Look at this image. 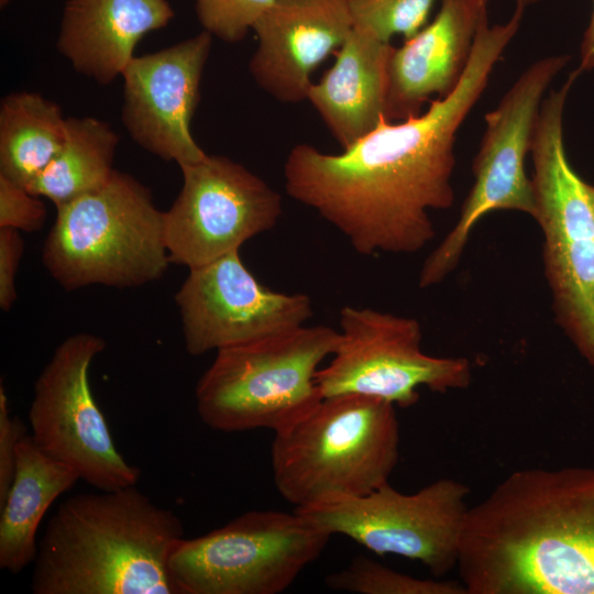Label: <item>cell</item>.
<instances>
[{"label": "cell", "mask_w": 594, "mask_h": 594, "mask_svg": "<svg viewBox=\"0 0 594 594\" xmlns=\"http://www.w3.org/2000/svg\"><path fill=\"white\" fill-rule=\"evenodd\" d=\"M524 10L502 24L480 26L455 89L402 121L382 120L339 154L295 145L284 164L285 188L316 210L362 255L411 254L435 238L429 210L451 208L457 133L518 33Z\"/></svg>", "instance_id": "1"}, {"label": "cell", "mask_w": 594, "mask_h": 594, "mask_svg": "<svg viewBox=\"0 0 594 594\" xmlns=\"http://www.w3.org/2000/svg\"><path fill=\"white\" fill-rule=\"evenodd\" d=\"M466 594H594V468L517 470L469 507Z\"/></svg>", "instance_id": "2"}, {"label": "cell", "mask_w": 594, "mask_h": 594, "mask_svg": "<svg viewBox=\"0 0 594 594\" xmlns=\"http://www.w3.org/2000/svg\"><path fill=\"white\" fill-rule=\"evenodd\" d=\"M182 519L136 485L59 504L38 542L34 594H182L168 566Z\"/></svg>", "instance_id": "3"}, {"label": "cell", "mask_w": 594, "mask_h": 594, "mask_svg": "<svg viewBox=\"0 0 594 594\" xmlns=\"http://www.w3.org/2000/svg\"><path fill=\"white\" fill-rule=\"evenodd\" d=\"M399 454L395 405L361 395L322 398L276 431L274 484L296 508L359 497L388 482Z\"/></svg>", "instance_id": "4"}, {"label": "cell", "mask_w": 594, "mask_h": 594, "mask_svg": "<svg viewBox=\"0 0 594 594\" xmlns=\"http://www.w3.org/2000/svg\"><path fill=\"white\" fill-rule=\"evenodd\" d=\"M578 76L571 73L540 109L530 152L532 218L543 235L544 274L557 321L594 367V186L571 166L563 138L564 106Z\"/></svg>", "instance_id": "5"}, {"label": "cell", "mask_w": 594, "mask_h": 594, "mask_svg": "<svg viewBox=\"0 0 594 594\" xmlns=\"http://www.w3.org/2000/svg\"><path fill=\"white\" fill-rule=\"evenodd\" d=\"M56 210L42 260L65 289L139 287L165 274L164 211L133 176L114 170L101 188Z\"/></svg>", "instance_id": "6"}, {"label": "cell", "mask_w": 594, "mask_h": 594, "mask_svg": "<svg viewBox=\"0 0 594 594\" xmlns=\"http://www.w3.org/2000/svg\"><path fill=\"white\" fill-rule=\"evenodd\" d=\"M338 338L328 326L304 324L217 351L196 385L198 416L222 432L288 427L322 399L315 376Z\"/></svg>", "instance_id": "7"}, {"label": "cell", "mask_w": 594, "mask_h": 594, "mask_svg": "<svg viewBox=\"0 0 594 594\" xmlns=\"http://www.w3.org/2000/svg\"><path fill=\"white\" fill-rule=\"evenodd\" d=\"M330 538L296 510H249L206 535L180 539L168 566L182 594H278Z\"/></svg>", "instance_id": "8"}, {"label": "cell", "mask_w": 594, "mask_h": 594, "mask_svg": "<svg viewBox=\"0 0 594 594\" xmlns=\"http://www.w3.org/2000/svg\"><path fill=\"white\" fill-rule=\"evenodd\" d=\"M569 59L568 55L537 59L485 114V131L472 165L473 185L458 222L426 258L420 288L441 283L457 267L472 230L487 213L512 210L534 217L535 195L525 162L546 91Z\"/></svg>", "instance_id": "9"}, {"label": "cell", "mask_w": 594, "mask_h": 594, "mask_svg": "<svg viewBox=\"0 0 594 594\" xmlns=\"http://www.w3.org/2000/svg\"><path fill=\"white\" fill-rule=\"evenodd\" d=\"M339 323L332 360L315 376L322 398L361 395L409 407L418 402L419 387L446 393L470 385L469 361L426 354L414 318L345 306Z\"/></svg>", "instance_id": "10"}, {"label": "cell", "mask_w": 594, "mask_h": 594, "mask_svg": "<svg viewBox=\"0 0 594 594\" xmlns=\"http://www.w3.org/2000/svg\"><path fill=\"white\" fill-rule=\"evenodd\" d=\"M469 487L437 480L405 494L388 482L359 497L327 499L297 513L333 535H343L377 554L422 563L435 576L457 566Z\"/></svg>", "instance_id": "11"}, {"label": "cell", "mask_w": 594, "mask_h": 594, "mask_svg": "<svg viewBox=\"0 0 594 594\" xmlns=\"http://www.w3.org/2000/svg\"><path fill=\"white\" fill-rule=\"evenodd\" d=\"M106 341L89 332L69 336L55 349L34 384L28 419L41 450L73 468L100 491L136 485L141 470L114 444L89 385V367Z\"/></svg>", "instance_id": "12"}, {"label": "cell", "mask_w": 594, "mask_h": 594, "mask_svg": "<svg viewBox=\"0 0 594 594\" xmlns=\"http://www.w3.org/2000/svg\"><path fill=\"white\" fill-rule=\"evenodd\" d=\"M179 168L182 189L164 211L165 243L175 264L194 268L240 251L282 216V196L227 156L207 155Z\"/></svg>", "instance_id": "13"}, {"label": "cell", "mask_w": 594, "mask_h": 594, "mask_svg": "<svg viewBox=\"0 0 594 594\" xmlns=\"http://www.w3.org/2000/svg\"><path fill=\"white\" fill-rule=\"evenodd\" d=\"M186 351L201 355L301 327L314 315L308 295L261 284L239 251L189 268L175 295Z\"/></svg>", "instance_id": "14"}, {"label": "cell", "mask_w": 594, "mask_h": 594, "mask_svg": "<svg viewBox=\"0 0 594 594\" xmlns=\"http://www.w3.org/2000/svg\"><path fill=\"white\" fill-rule=\"evenodd\" d=\"M211 45L212 35L201 31L157 52L134 56L121 75L125 130L139 146L179 167L208 155L195 141L190 122Z\"/></svg>", "instance_id": "15"}, {"label": "cell", "mask_w": 594, "mask_h": 594, "mask_svg": "<svg viewBox=\"0 0 594 594\" xmlns=\"http://www.w3.org/2000/svg\"><path fill=\"white\" fill-rule=\"evenodd\" d=\"M249 69L254 81L285 103L307 100L312 72L352 30L348 0H275L256 20Z\"/></svg>", "instance_id": "16"}, {"label": "cell", "mask_w": 594, "mask_h": 594, "mask_svg": "<svg viewBox=\"0 0 594 594\" xmlns=\"http://www.w3.org/2000/svg\"><path fill=\"white\" fill-rule=\"evenodd\" d=\"M491 0H440L432 21L393 47L388 63L387 121L421 113L431 98H444L460 82Z\"/></svg>", "instance_id": "17"}, {"label": "cell", "mask_w": 594, "mask_h": 594, "mask_svg": "<svg viewBox=\"0 0 594 594\" xmlns=\"http://www.w3.org/2000/svg\"><path fill=\"white\" fill-rule=\"evenodd\" d=\"M174 18L167 0H67L56 46L79 74L111 84L144 35Z\"/></svg>", "instance_id": "18"}, {"label": "cell", "mask_w": 594, "mask_h": 594, "mask_svg": "<svg viewBox=\"0 0 594 594\" xmlns=\"http://www.w3.org/2000/svg\"><path fill=\"white\" fill-rule=\"evenodd\" d=\"M393 47L352 28L332 67L309 89L307 100L342 150L351 147L385 119Z\"/></svg>", "instance_id": "19"}, {"label": "cell", "mask_w": 594, "mask_h": 594, "mask_svg": "<svg viewBox=\"0 0 594 594\" xmlns=\"http://www.w3.org/2000/svg\"><path fill=\"white\" fill-rule=\"evenodd\" d=\"M80 480L67 464L52 458L25 435L16 450L14 476L0 504V568L19 574L33 563L37 529L45 513Z\"/></svg>", "instance_id": "20"}, {"label": "cell", "mask_w": 594, "mask_h": 594, "mask_svg": "<svg viewBox=\"0 0 594 594\" xmlns=\"http://www.w3.org/2000/svg\"><path fill=\"white\" fill-rule=\"evenodd\" d=\"M67 118L37 92L7 95L0 105V175L25 188L59 152Z\"/></svg>", "instance_id": "21"}, {"label": "cell", "mask_w": 594, "mask_h": 594, "mask_svg": "<svg viewBox=\"0 0 594 594\" xmlns=\"http://www.w3.org/2000/svg\"><path fill=\"white\" fill-rule=\"evenodd\" d=\"M118 143V134L106 121L67 118L59 152L26 189L59 208L101 188L116 170L112 164Z\"/></svg>", "instance_id": "22"}, {"label": "cell", "mask_w": 594, "mask_h": 594, "mask_svg": "<svg viewBox=\"0 0 594 594\" xmlns=\"http://www.w3.org/2000/svg\"><path fill=\"white\" fill-rule=\"evenodd\" d=\"M326 584L333 590L359 594H466L461 582L417 579L364 556L330 573Z\"/></svg>", "instance_id": "23"}, {"label": "cell", "mask_w": 594, "mask_h": 594, "mask_svg": "<svg viewBox=\"0 0 594 594\" xmlns=\"http://www.w3.org/2000/svg\"><path fill=\"white\" fill-rule=\"evenodd\" d=\"M438 0H348L352 28L383 42L395 35L408 40L426 24Z\"/></svg>", "instance_id": "24"}, {"label": "cell", "mask_w": 594, "mask_h": 594, "mask_svg": "<svg viewBox=\"0 0 594 594\" xmlns=\"http://www.w3.org/2000/svg\"><path fill=\"white\" fill-rule=\"evenodd\" d=\"M275 0H196L204 31L227 43L242 41Z\"/></svg>", "instance_id": "25"}, {"label": "cell", "mask_w": 594, "mask_h": 594, "mask_svg": "<svg viewBox=\"0 0 594 594\" xmlns=\"http://www.w3.org/2000/svg\"><path fill=\"white\" fill-rule=\"evenodd\" d=\"M46 207L24 186L0 175V228L33 232L42 229Z\"/></svg>", "instance_id": "26"}, {"label": "cell", "mask_w": 594, "mask_h": 594, "mask_svg": "<svg viewBox=\"0 0 594 594\" xmlns=\"http://www.w3.org/2000/svg\"><path fill=\"white\" fill-rule=\"evenodd\" d=\"M28 428L18 417H10L8 396L0 385V504L4 501L14 476L16 450Z\"/></svg>", "instance_id": "27"}, {"label": "cell", "mask_w": 594, "mask_h": 594, "mask_svg": "<svg viewBox=\"0 0 594 594\" xmlns=\"http://www.w3.org/2000/svg\"><path fill=\"white\" fill-rule=\"evenodd\" d=\"M23 250L20 231L0 228V308L3 311H9L18 297L15 277Z\"/></svg>", "instance_id": "28"}, {"label": "cell", "mask_w": 594, "mask_h": 594, "mask_svg": "<svg viewBox=\"0 0 594 594\" xmlns=\"http://www.w3.org/2000/svg\"><path fill=\"white\" fill-rule=\"evenodd\" d=\"M590 23L580 47V65L576 68L580 73L594 69V0Z\"/></svg>", "instance_id": "29"}, {"label": "cell", "mask_w": 594, "mask_h": 594, "mask_svg": "<svg viewBox=\"0 0 594 594\" xmlns=\"http://www.w3.org/2000/svg\"><path fill=\"white\" fill-rule=\"evenodd\" d=\"M516 6L524 7L525 9L529 6L537 3L540 0H514Z\"/></svg>", "instance_id": "30"}, {"label": "cell", "mask_w": 594, "mask_h": 594, "mask_svg": "<svg viewBox=\"0 0 594 594\" xmlns=\"http://www.w3.org/2000/svg\"><path fill=\"white\" fill-rule=\"evenodd\" d=\"M11 0H0V6L6 7Z\"/></svg>", "instance_id": "31"}]
</instances>
